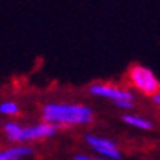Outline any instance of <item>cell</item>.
Listing matches in <instances>:
<instances>
[{"label": "cell", "instance_id": "1", "mask_svg": "<svg viewBox=\"0 0 160 160\" xmlns=\"http://www.w3.org/2000/svg\"><path fill=\"white\" fill-rule=\"evenodd\" d=\"M43 118L52 125H82L92 121V112L81 104L49 103L43 107Z\"/></svg>", "mask_w": 160, "mask_h": 160}, {"label": "cell", "instance_id": "2", "mask_svg": "<svg viewBox=\"0 0 160 160\" xmlns=\"http://www.w3.org/2000/svg\"><path fill=\"white\" fill-rule=\"evenodd\" d=\"M5 131L9 140L24 142V141H34L53 137L54 132H56V126L52 125V123H47V122H43V123H38L35 126L21 128L18 123L8 122L5 125Z\"/></svg>", "mask_w": 160, "mask_h": 160}, {"label": "cell", "instance_id": "3", "mask_svg": "<svg viewBox=\"0 0 160 160\" xmlns=\"http://www.w3.org/2000/svg\"><path fill=\"white\" fill-rule=\"evenodd\" d=\"M128 79L132 84V87L144 96L154 97L156 94L160 92V81L151 69L142 65H132L128 69Z\"/></svg>", "mask_w": 160, "mask_h": 160}, {"label": "cell", "instance_id": "4", "mask_svg": "<svg viewBox=\"0 0 160 160\" xmlns=\"http://www.w3.org/2000/svg\"><path fill=\"white\" fill-rule=\"evenodd\" d=\"M88 91L91 92L92 96L109 98L115 104L123 102L134 103V94L129 90L116 87V85H110V84H92V85H90Z\"/></svg>", "mask_w": 160, "mask_h": 160}, {"label": "cell", "instance_id": "5", "mask_svg": "<svg viewBox=\"0 0 160 160\" xmlns=\"http://www.w3.org/2000/svg\"><path fill=\"white\" fill-rule=\"evenodd\" d=\"M87 142L91 146L92 150H96L97 153L103 154L104 157L110 160H121V153L118 150L116 144L110 140L102 138V137L96 135H87Z\"/></svg>", "mask_w": 160, "mask_h": 160}, {"label": "cell", "instance_id": "6", "mask_svg": "<svg viewBox=\"0 0 160 160\" xmlns=\"http://www.w3.org/2000/svg\"><path fill=\"white\" fill-rule=\"evenodd\" d=\"M31 153H32V150L29 147H25V146L12 147V148L0 151V160H19L21 157L29 156Z\"/></svg>", "mask_w": 160, "mask_h": 160}, {"label": "cell", "instance_id": "7", "mask_svg": "<svg viewBox=\"0 0 160 160\" xmlns=\"http://www.w3.org/2000/svg\"><path fill=\"white\" fill-rule=\"evenodd\" d=\"M122 121L125 122L126 125L138 128V129H144V131H148V129L153 128V122L151 121H148L146 118L135 116V115H123V116H122Z\"/></svg>", "mask_w": 160, "mask_h": 160}, {"label": "cell", "instance_id": "8", "mask_svg": "<svg viewBox=\"0 0 160 160\" xmlns=\"http://www.w3.org/2000/svg\"><path fill=\"white\" fill-rule=\"evenodd\" d=\"M18 110H19V107L13 102H5L0 104V113H3V115H16Z\"/></svg>", "mask_w": 160, "mask_h": 160}, {"label": "cell", "instance_id": "9", "mask_svg": "<svg viewBox=\"0 0 160 160\" xmlns=\"http://www.w3.org/2000/svg\"><path fill=\"white\" fill-rule=\"evenodd\" d=\"M75 160H106V159H94V157H87V156H77ZM110 160V159H107Z\"/></svg>", "mask_w": 160, "mask_h": 160}, {"label": "cell", "instance_id": "10", "mask_svg": "<svg viewBox=\"0 0 160 160\" xmlns=\"http://www.w3.org/2000/svg\"><path fill=\"white\" fill-rule=\"evenodd\" d=\"M151 98H153V102H154L156 106H159V107H160V92H159V94H156L154 97H151Z\"/></svg>", "mask_w": 160, "mask_h": 160}]
</instances>
